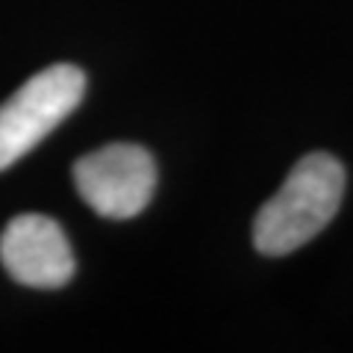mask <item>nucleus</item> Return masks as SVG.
Returning <instances> with one entry per match:
<instances>
[{"label": "nucleus", "instance_id": "obj_1", "mask_svg": "<svg viewBox=\"0 0 353 353\" xmlns=\"http://www.w3.org/2000/svg\"><path fill=\"white\" fill-rule=\"evenodd\" d=\"M345 197V165L330 153H306L253 218V245L265 256H289L336 218Z\"/></svg>", "mask_w": 353, "mask_h": 353}, {"label": "nucleus", "instance_id": "obj_2", "mask_svg": "<svg viewBox=\"0 0 353 353\" xmlns=\"http://www.w3.org/2000/svg\"><path fill=\"white\" fill-rule=\"evenodd\" d=\"M85 74L77 65H50L0 103V171L24 159L80 106Z\"/></svg>", "mask_w": 353, "mask_h": 353}, {"label": "nucleus", "instance_id": "obj_3", "mask_svg": "<svg viewBox=\"0 0 353 353\" xmlns=\"http://www.w3.org/2000/svg\"><path fill=\"white\" fill-rule=\"evenodd\" d=\"M74 185L97 215L127 221L145 212L157 189V162L141 145L115 141L74 165Z\"/></svg>", "mask_w": 353, "mask_h": 353}, {"label": "nucleus", "instance_id": "obj_4", "mask_svg": "<svg viewBox=\"0 0 353 353\" xmlns=\"http://www.w3.org/2000/svg\"><path fill=\"white\" fill-rule=\"evenodd\" d=\"M6 274L30 289H62L74 277V250L65 230L48 215H18L0 236Z\"/></svg>", "mask_w": 353, "mask_h": 353}]
</instances>
